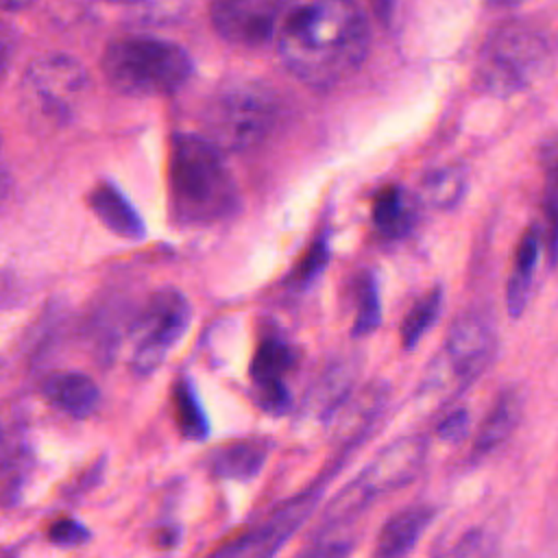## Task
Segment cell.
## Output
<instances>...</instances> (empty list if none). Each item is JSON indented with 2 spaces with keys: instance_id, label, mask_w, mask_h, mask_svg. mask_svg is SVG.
<instances>
[{
  "instance_id": "obj_1",
  "label": "cell",
  "mask_w": 558,
  "mask_h": 558,
  "mask_svg": "<svg viewBox=\"0 0 558 558\" xmlns=\"http://www.w3.org/2000/svg\"><path fill=\"white\" fill-rule=\"evenodd\" d=\"M275 39L290 74L312 87H331L366 59L371 26L355 2H303L286 9Z\"/></svg>"
},
{
  "instance_id": "obj_2",
  "label": "cell",
  "mask_w": 558,
  "mask_h": 558,
  "mask_svg": "<svg viewBox=\"0 0 558 558\" xmlns=\"http://www.w3.org/2000/svg\"><path fill=\"white\" fill-rule=\"evenodd\" d=\"M168 185L172 218L179 225H211L238 209V187L222 150L203 135L172 137Z\"/></svg>"
},
{
  "instance_id": "obj_3",
  "label": "cell",
  "mask_w": 558,
  "mask_h": 558,
  "mask_svg": "<svg viewBox=\"0 0 558 558\" xmlns=\"http://www.w3.org/2000/svg\"><path fill=\"white\" fill-rule=\"evenodd\" d=\"M192 59L179 44L155 37H122L107 46L102 72L126 96H166L192 76Z\"/></svg>"
},
{
  "instance_id": "obj_4",
  "label": "cell",
  "mask_w": 558,
  "mask_h": 558,
  "mask_svg": "<svg viewBox=\"0 0 558 558\" xmlns=\"http://www.w3.org/2000/svg\"><path fill=\"white\" fill-rule=\"evenodd\" d=\"M205 140L225 150H248L262 144L279 120L275 92L257 81L222 87L205 109Z\"/></svg>"
},
{
  "instance_id": "obj_5",
  "label": "cell",
  "mask_w": 558,
  "mask_h": 558,
  "mask_svg": "<svg viewBox=\"0 0 558 558\" xmlns=\"http://www.w3.org/2000/svg\"><path fill=\"white\" fill-rule=\"evenodd\" d=\"M549 65V46L525 24H504L488 35L480 50L477 81L493 96L527 89Z\"/></svg>"
},
{
  "instance_id": "obj_6",
  "label": "cell",
  "mask_w": 558,
  "mask_h": 558,
  "mask_svg": "<svg viewBox=\"0 0 558 558\" xmlns=\"http://www.w3.org/2000/svg\"><path fill=\"white\" fill-rule=\"evenodd\" d=\"M425 449L427 447L421 436H405L381 449L329 506V519H344L364 508L373 497L397 490L412 482L423 466Z\"/></svg>"
},
{
  "instance_id": "obj_7",
  "label": "cell",
  "mask_w": 558,
  "mask_h": 558,
  "mask_svg": "<svg viewBox=\"0 0 558 558\" xmlns=\"http://www.w3.org/2000/svg\"><path fill=\"white\" fill-rule=\"evenodd\" d=\"M89 76L70 54H44L26 68L22 81L24 102L48 122H68L85 96Z\"/></svg>"
},
{
  "instance_id": "obj_8",
  "label": "cell",
  "mask_w": 558,
  "mask_h": 558,
  "mask_svg": "<svg viewBox=\"0 0 558 558\" xmlns=\"http://www.w3.org/2000/svg\"><path fill=\"white\" fill-rule=\"evenodd\" d=\"M190 320L192 307L179 290L166 288L153 294L137 323V340L131 357L133 371L148 375L159 368L168 351L183 338Z\"/></svg>"
},
{
  "instance_id": "obj_9",
  "label": "cell",
  "mask_w": 558,
  "mask_h": 558,
  "mask_svg": "<svg viewBox=\"0 0 558 558\" xmlns=\"http://www.w3.org/2000/svg\"><path fill=\"white\" fill-rule=\"evenodd\" d=\"M283 7L270 0H220L211 4V24L216 33L244 48L266 46L281 22Z\"/></svg>"
},
{
  "instance_id": "obj_10",
  "label": "cell",
  "mask_w": 558,
  "mask_h": 558,
  "mask_svg": "<svg viewBox=\"0 0 558 558\" xmlns=\"http://www.w3.org/2000/svg\"><path fill=\"white\" fill-rule=\"evenodd\" d=\"M495 336L490 325L477 316L469 314L453 323L445 340V366L458 379V384L473 381L493 360Z\"/></svg>"
},
{
  "instance_id": "obj_11",
  "label": "cell",
  "mask_w": 558,
  "mask_h": 558,
  "mask_svg": "<svg viewBox=\"0 0 558 558\" xmlns=\"http://www.w3.org/2000/svg\"><path fill=\"white\" fill-rule=\"evenodd\" d=\"M318 499V488H310L286 501L272 517L255 532L240 538L220 558H272V554L292 536V532L307 519Z\"/></svg>"
},
{
  "instance_id": "obj_12",
  "label": "cell",
  "mask_w": 558,
  "mask_h": 558,
  "mask_svg": "<svg viewBox=\"0 0 558 558\" xmlns=\"http://www.w3.org/2000/svg\"><path fill=\"white\" fill-rule=\"evenodd\" d=\"M432 519V506H410L399 510L381 525L373 558H405Z\"/></svg>"
},
{
  "instance_id": "obj_13",
  "label": "cell",
  "mask_w": 558,
  "mask_h": 558,
  "mask_svg": "<svg viewBox=\"0 0 558 558\" xmlns=\"http://www.w3.org/2000/svg\"><path fill=\"white\" fill-rule=\"evenodd\" d=\"M89 207L98 220L120 238L140 240L144 238V220L129 203V198L109 181L96 185L89 194Z\"/></svg>"
},
{
  "instance_id": "obj_14",
  "label": "cell",
  "mask_w": 558,
  "mask_h": 558,
  "mask_svg": "<svg viewBox=\"0 0 558 558\" xmlns=\"http://www.w3.org/2000/svg\"><path fill=\"white\" fill-rule=\"evenodd\" d=\"M44 395L59 410L83 418L92 414L100 401L98 386L83 373H54L44 381Z\"/></svg>"
},
{
  "instance_id": "obj_15",
  "label": "cell",
  "mask_w": 558,
  "mask_h": 558,
  "mask_svg": "<svg viewBox=\"0 0 558 558\" xmlns=\"http://www.w3.org/2000/svg\"><path fill=\"white\" fill-rule=\"evenodd\" d=\"M538 255H541V229L536 225H532L517 244L514 266L508 277V286H506V305H508V314L512 318L521 316V312L527 303V294L532 288V277L536 270Z\"/></svg>"
},
{
  "instance_id": "obj_16",
  "label": "cell",
  "mask_w": 558,
  "mask_h": 558,
  "mask_svg": "<svg viewBox=\"0 0 558 558\" xmlns=\"http://www.w3.org/2000/svg\"><path fill=\"white\" fill-rule=\"evenodd\" d=\"M521 418V397L517 390H504L497 399L490 412L486 414L475 442H473V456L482 458L501 447L510 434L514 432L517 423Z\"/></svg>"
},
{
  "instance_id": "obj_17",
  "label": "cell",
  "mask_w": 558,
  "mask_h": 558,
  "mask_svg": "<svg viewBox=\"0 0 558 558\" xmlns=\"http://www.w3.org/2000/svg\"><path fill=\"white\" fill-rule=\"evenodd\" d=\"M296 364V349L281 336H266L253 355L251 377L257 390L283 386V375Z\"/></svg>"
},
{
  "instance_id": "obj_18",
  "label": "cell",
  "mask_w": 558,
  "mask_h": 558,
  "mask_svg": "<svg viewBox=\"0 0 558 558\" xmlns=\"http://www.w3.org/2000/svg\"><path fill=\"white\" fill-rule=\"evenodd\" d=\"M268 456V442L259 438L238 440L218 449L211 458V471L227 480H251L259 473Z\"/></svg>"
},
{
  "instance_id": "obj_19",
  "label": "cell",
  "mask_w": 558,
  "mask_h": 558,
  "mask_svg": "<svg viewBox=\"0 0 558 558\" xmlns=\"http://www.w3.org/2000/svg\"><path fill=\"white\" fill-rule=\"evenodd\" d=\"M373 222L384 238H401L414 225V207L399 185H388L375 194Z\"/></svg>"
},
{
  "instance_id": "obj_20",
  "label": "cell",
  "mask_w": 558,
  "mask_h": 558,
  "mask_svg": "<svg viewBox=\"0 0 558 558\" xmlns=\"http://www.w3.org/2000/svg\"><path fill=\"white\" fill-rule=\"evenodd\" d=\"M545 172V222H547V257L551 264L558 262V137L545 142L541 153Z\"/></svg>"
},
{
  "instance_id": "obj_21",
  "label": "cell",
  "mask_w": 558,
  "mask_h": 558,
  "mask_svg": "<svg viewBox=\"0 0 558 558\" xmlns=\"http://www.w3.org/2000/svg\"><path fill=\"white\" fill-rule=\"evenodd\" d=\"M174 414L181 434L190 440H203L209 432L207 414L190 379H181L174 388Z\"/></svg>"
},
{
  "instance_id": "obj_22",
  "label": "cell",
  "mask_w": 558,
  "mask_h": 558,
  "mask_svg": "<svg viewBox=\"0 0 558 558\" xmlns=\"http://www.w3.org/2000/svg\"><path fill=\"white\" fill-rule=\"evenodd\" d=\"M466 187V174L462 168L456 166H445L434 172H429L421 185V196L440 209L453 207Z\"/></svg>"
},
{
  "instance_id": "obj_23",
  "label": "cell",
  "mask_w": 558,
  "mask_h": 558,
  "mask_svg": "<svg viewBox=\"0 0 558 558\" xmlns=\"http://www.w3.org/2000/svg\"><path fill=\"white\" fill-rule=\"evenodd\" d=\"M442 307V292L440 288L427 292L405 316L403 325H401V342L405 349H412L423 333L436 323L438 314Z\"/></svg>"
},
{
  "instance_id": "obj_24",
  "label": "cell",
  "mask_w": 558,
  "mask_h": 558,
  "mask_svg": "<svg viewBox=\"0 0 558 558\" xmlns=\"http://www.w3.org/2000/svg\"><path fill=\"white\" fill-rule=\"evenodd\" d=\"M381 307H379V292H377V281L366 275L360 279L357 288V314L353 323V333L364 336L373 331L379 325Z\"/></svg>"
},
{
  "instance_id": "obj_25",
  "label": "cell",
  "mask_w": 558,
  "mask_h": 558,
  "mask_svg": "<svg viewBox=\"0 0 558 558\" xmlns=\"http://www.w3.org/2000/svg\"><path fill=\"white\" fill-rule=\"evenodd\" d=\"M327 257H329V246H327L325 238H320L312 244V248L307 251V255L303 257L299 268L294 270V275H292L294 283L307 286L310 281H314L323 272V268L327 264Z\"/></svg>"
},
{
  "instance_id": "obj_26",
  "label": "cell",
  "mask_w": 558,
  "mask_h": 558,
  "mask_svg": "<svg viewBox=\"0 0 558 558\" xmlns=\"http://www.w3.org/2000/svg\"><path fill=\"white\" fill-rule=\"evenodd\" d=\"M48 536L59 547H76L89 538V530L74 519H61L50 527Z\"/></svg>"
},
{
  "instance_id": "obj_27",
  "label": "cell",
  "mask_w": 558,
  "mask_h": 558,
  "mask_svg": "<svg viewBox=\"0 0 558 558\" xmlns=\"http://www.w3.org/2000/svg\"><path fill=\"white\" fill-rule=\"evenodd\" d=\"M15 48H17L15 28L0 17V81L11 70V63H13V57H15Z\"/></svg>"
},
{
  "instance_id": "obj_28",
  "label": "cell",
  "mask_w": 558,
  "mask_h": 558,
  "mask_svg": "<svg viewBox=\"0 0 558 558\" xmlns=\"http://www.w3.org/2000/svg\"><path fill=\"white\" fill-rule=\"evenodd\" d=\"M466 427H469L466 410H456V412H451L442 418V423L438 425V436L445 438V440L456 442L466 434Z\"/></svg>"
},
{
  "instance_id": "obj_29",
  "label": "cell",
  "mask_w": 558,
  "mask_h": 558,
  "mask_svg": "<svg viewBox=\"0 0 558 558\" xmlns=\"http://www.w3.org/2000/svg\"><path fill=\"white\" fill-rule=\"evenodd\" d=\"M344 556H347L344 543H320L301 558H344Z\"/></svg>"
},
{
  "instance_id": "obj_30",
  "label": "cell",
  "mask_w": 558,
  "mask_h": 558,
  "mask_svg": "<svg viewBox=\"0 0 558 558\" xmlns=\"http://www.w3.org/2000/svg\"><path fill=\"white\" fill-rule=\"evenodd\" d=\"M9 190H11V177H9V170L4 168V163L0 159V203L7 198Z\"/></svg>"
}]
</instances>
